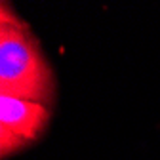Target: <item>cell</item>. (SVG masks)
Wrapping results in <instances>:
<instances>
[{
    "label": "cell",
    "mask_w": 160,
    "mask_h": 160,
    "mask_svg": "<svg viewBox=\"0 0 160 160\" xmlns=\"http://www.w3.org/2000/svg\"><path fill=\"white\" fill-rule=\"evenodd\" d=\"M0 93L52 105L55 78L29 25L8 2L0 8Z\"/></svg>",
    "instance_id": "1"
},
{
    "label": "cell",
    "mask_w": 160,
    "mask_h": 160,
    "mask_svg": "<svg viewBox=\"0 0 160 160\" xmlns=\"http://www.w3.org/2000/svg\"><path fill=\"white\" fill-rule=\"evenodd\" d=\"M50 122V107L38 101L0 93V154L21 151L44 133Z\"/></svg>",
    "instance_id": "2"
}]
</instances>
